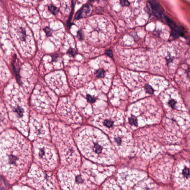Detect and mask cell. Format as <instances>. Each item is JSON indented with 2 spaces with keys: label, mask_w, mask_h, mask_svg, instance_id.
Returning a JSON list of instances; mask_svg holds the SVG:
<instances>
[{
  "label": "cell",
  "mask_w": 190,
  "mask_h": 190,
  "mask_svg": "<svg viewBox=\"0 0 190 190\" xmlns=\"http://www.w3.org/2000/svg\"><path fill=\"white\" fill-rule=\"evenodd\" d=\"M150 5L153 14L157 18L162 19L164 16V9L158 1L150 0L148 1Z\"/></svg>",
  "instance_id": "15"
},
{
  "label": "cell",
  "mask_w": 190,
  "mask_h": 190,
  "mask_svg": "<svg viewBox=\"0 0 190 190\" xmlns=\"http://www.w3.org/2000/svg\"><path fill=\"white\" fill-rule=\"evenodd\" d=\"M77 37L78 40L80 41H82L84 40V33L82 31H79L77 33Z\"/></svg>",
  "instance_id": "26"
},
{
  "label": "cell",
  "mask_w": 190,
  "mask_h": 190,
  "mask_svg": "<svg viewBox=\"0 0 190 190\" xmlns=\"http://www.w3.org/2000/svg\"><path fill=\"white\" fill-rule=\"evenodd\" d=\"M31 100L34 107L40 112H50L54 108L55 103L52 97L43 90L34 91Z\"/></svg>",
  "instance_id": "10"
},
{
  "label": "cell",
  "mask_w": 190,
  "mask_h": 190,
  "mask_svg": "<svg viewBox=\"0 0 190 190\" xmlns=\"http://www.w3.org/2000/svg\"><path fill=\"white\" fill-rule=\"evenodd\" d=\"M29 123L31 135L34 136L45 138L48 137V128L44 120L38 117H32Z\"/></svg>",
  "instance_id": "13"
},
{
  "label": "cell",
  "mask_w": 190,
  "mask_h": 190,
  "mask_svg": "<svg viewBox=\"0 0 190 190\" xmlns=\"http://www.w3.org/2000/svg\"><path fill=\"white\" fill-rule=\"evenodd\" d=\"M10 190H32L28 187L23 186H17L14 187Z\"/></svg>",
  "instance_id": "22"
},
{
  "label": "cell",
  "mask_w": 190,
  "mask_h": 190,
  "mask_svg": "<svg viewBox=\"0 0 190 190\" xmlns=\"http://www.w3.org/2000/svg\"><path fill=\"white\" fill-rule=\"evenodd\" d=\"M175 178L178 184L184 188L190 189V164L180 162L177 165Z\"/></svg>",
  "instance_id": "12"
},
{
  "label": "cell",
  "mask_w": 190,
  "mask_h": 190,
  "mask_svg": "<svg viewBox=\"0 0 190 190\" xmlns=\"http://www.w3.org/2000/svg\"><path fill=\"white\" fill-rule=\"evenodd\" d=\"M27 182L38 190H56L54 182L37 167H33L28 173Z\"/></svg>",
  "instance_id": "6"
},
{
  "label": "cell",
  "mask_w": 190,
  "mask_h": 190,
  "mask_svg": "<svg viewBox=\"0 0 190 190\" xmlns=\"http://www.w3.org/2000/svg\"><path fill=\"white\" fill-rule=\"evenodd\" d=\"M188 44L189 45H190V41H189V42L188 43Z\"/></svg>",
  "instance_id": "32"
},
{
  "label": "cell",
  "mask_w": 190,
  "mask_h": 190,
  "mask_svg": "<svg viewBox=\"0 0 190 190\" xmlns=\"http://www.w3.org/2000/svg\"><path fill=\"white\" fill-rule=\"evenodd\" d=\"M12 59L13 60L12 62V66L13 67V70H14V72L15 74V75H16V79H17L19 83L21 84H22V82H21V79L20 76L19 75V71L18 70L17 68H16L15 65V62H16V59H17V56H16V55L15 54L14 55V56H13Z\"/></svg>",
  "instance_id": "18"
},
{
  "label": "cell",
  "mask_w": 190,
  "mask_h": 190,
  "mask_svg": "<svg viewBox=\"0 0 190 190\" xmlns=\"http://www.w3.org/2000/svg\"><path fill=\"white\" fill-rule=\"evenodd\" d=\"M165 18L167 23L172 29V34L173 36H175V37H178L179 36H182L184 35V31L182 28L179 27L172 19L168 17L167 16H165Z\"/></svg>",
  "instance_id": "14"
},
{
  "label": "cell",
  "mask_w": 190,
  "mask_h": 190,
  "mask_svg": "<svg viewBox=\"0 0 190 190\" xmlns=\"http://www.w3.org/2000/svg\"><path fill=\"white\" fill-rule=\"evenodd\" d=\"M43 30L45 31V32L46 33L47 36L50 37V36H52V32H52V31L50 28H49V27H45L44 28Z\"/></svg>",
  "instance_id": "25"
},
{
  "label": "cell",
  "mask_w": 190,
  "mask_h": 190,
  "mask_svg": "<svg viewBox=\"0 0 190 190\" xmlns=\"http://www.w3.org/2000/svg\"><path fill=\"white\" fill-rule=\"evenodd\" d=\"M52 134L60 152L62 164L68 170L76 168L80 163V155L69 130L65 127L56 126L52 130Z\"/></svg>",
  "instance_id": "3"
},
{
  "label": "cell",
  "mask_w": 190,
  "mask_h": 190,
  "mask_svg": "<svg viewBox=\"0 0 190 190\" xmlns=\"http://www.w3.org/2000/svg\"><path fill=\"white\" fill-rule=\"evenodd\" d=\"M76 139L81 152L87 158L109 160L115 158L112 145L106 136L100 131L84 128L78 133Z\"/></svg>",
  "instance_id": "2"
},
{
  "label": "cell",
  "mask_w": 190,
  "mask_h": 190,
  "mask_svg": "<svg viewBox=\"0 0 190 190\" xmlns=\"http://www.w3.org/2000/svg\"><path fill=\"white\" fill-rule=\"evenodd\" d=\"M48 10L52 14L54 15L58 14L59 12V9L56 6L52 4L48 6Z\"/></svg>",
  "instance_id": "20"
},
{
  "label": "cell",
  "mask_w": 190,
  "mask_h": 190,
  "mask_svg": "<svg viewBox=\"0 0 190 190\" xmlns=\"http://www.w3.org/2000/svg\"><path fill=\"white\" fill-rule=\"evenodd\" d=\"M57 113L62 120L71 124L77 123L81 121V117L76 107L66 98H62L57 106Z\"/></svg>",
  "instance_id": "8"
},
{
  "label": "cell",
  "mask_w": 190,
  "mask_h": 190,
  "mask_svg": "<svg viewBox=\"0 0 190 190\" xmlns=\"http://www.w3.org/2000/svg\"><path fill=\"white\" fill-rule=\"evenodd\" d=\"M111 137L114 145L120 152H127L133 145L132 136L125 128L117 129L113 134Z\"/></svg>",
  "instance_id": "11"
},
{
  "label": "cell",
  "mask_w": 190,
  "mask_h": 190,
  "mask_svg": "<svg viewBox=\"0 0 190 190\" xmlns=\"http://www.w3.org/2000/svg\"><path fill=\"white\" fill-rule=\"evenodd\" d=\"M176 103V102L175 100H170L169 102V104L170 107H172L173 108H175V106Z\"/></svg>",
  "instance_id": "28"
},
{
  "label": "cell",
  "mask_w": 190,
  "mask_h": 190,
  "mask_svg": "<svg viewBox=\"0 0 190 190\" xmlns=\"http://www.w3.org/2000/svg\"><path fill=\"white\" fill-rule=\"evenodd\" d=\"M59 178L64 190H84L85 185L82 176L78 172L65 169L60 170Z\"/></svg>",
  "instance_id": "7"
},
{
  "label": "cell",
  "mask_w": 190,
  "mask_h": 190,
  "mask_svg": "<svg viewBox=\"0 0 190 190\" xmlns=\"http://www.w3.org/2000/svg\"><path fill=\"white\" fill-rule=\"evenodd\" d=\"M146 90L147 92L149 94H152L154 92V90L153 89L152 87L149 85H147L146 87Z\"/></svg>",
  "instance_id": "27"
},
{
  "label": "cell",
  "mask_w": 190,
  "mask_h": 190,
  "mask_svg": "<svg viewBox=\"0 0 190 190\" xmlns=\"http://www.w3.org/2000/svg\"><path fill=\"white\" fill-rule=\"evenodd\" d=\"M121 4L122 6H128L130 5V3L128 0H120Z\"/></svg>",
  "instance_id": "29"
},
{
  "label": "cell",
  "mask_w": 190,
  "mask_h": 190,
  "mask_svg": "<svg viewBox=\"0 0 190 190\" xmlns=\"http://www.w3.org/2000/svg\"><path fill=\"white\" fill-rule=\"evenodd\" d=\"M106 54L108 55V56L110 57H112L113 56V52L111 50H108L106 52Z\"/></svg>",
  "instance_id": "31"
},
{
  "label": "cell",
  "mask_w": 190,
  "mask_h": 190,
  "mask_svg": "<svg viewBox=\"0 0 190 190\" xmlns=\"http://www.w3.org/2000/svg\"><path fill=\"white\" fill-rule=\"evenodd\" d=\"M67 54L71 56L74 57L77 54V52L76 50H75L73 48H69L67 52Z\"/></svg>",
  "instance_id": "23"
},
{
  "label": "cell",
  "mask_w": 190,
  "mask_h": 190,
  "mask_svg": "<svg viewBox=\"0 0 190 190\" xmlns=\"http://www.w3.org/2000/svg\"><path fill=\"white\" fill-rule=\"evenodd\" d=\"M123 118L119 113L110 110L103 113L97 116L95 119V124L105 131H109L120 125Z\"/></svg>",
  "instance_id": "9"
},
{
  "label": "cell",
  "mask_w": 190,
  "mask_h": 190,
  "mask_svg": "<svg viewBox=\"0 0 190 190\" xmlns=\"http://www.w3.org/2000/svg\"><path fill=\"white\" fill-rule=\"evenodd\" d=\"M72 10L70 14V17L69 18L68 20L67 21V25L68 27L70 28L71 26L73 24L71 22V19H72L73 14H74V10L75 6V2L74 0L72 1Z\"/></svg>",
  "instance_id": "19"
},
{
  "label": "cell",
  "mask_w": 190,
  "mask_h": 190,
  "mask_svg": "<svg viewBox=\"0 0 190 190\" xmlns=\"http://www.w3.org/2000/svg\"><path fill=\"white\" fill-rule=\"evenodd\" d=\"M8 105L12 111V119L19 129H27L28 111L26 101L22 92L13 90L7 95Z\"/></svg>",
  "instance_id": "4"
},
{
  "label": "cell",
  "mask_w": 190,
  "mask_h": 190,
  "mask_svg": "<svg viewBox=\"0 0 190 190\" xmlns=\"http://www.w3.org/2000/svg\"><path fill=\"white\" fill-rule=\"evenodd\" d=\"M59 55L58 54H55L52 56V61L54 62H56L58 61L59 58Z\"/></svg>",
  "instance_id": "30"
},
{
  "label": "cell",
  "mask_w": 190,
  "mask_h": 190,
  "mask_svg": "<svg viewBox=\"0 0 190 190\" xmlns=\"http://www.w3.org/2000/svg\"><path fill=\"white\" fill-rule=\"evenodd\" d=\"M82 95H80L78 96L81 97L85 102L86 101L88 105L96 103L97 101L100 100V96L98 94V92H82Z\"/></svg>",
  "instance_id": "16"
},
{
  "label": "cell",
  "mask_w": 190,
  "mask_h": 190,
  "mask_svg": "<svg viewBox=\"0 0 190 190\" xmlns=\"http://www.w3.org/2000/svg\"><path fill=\"white\" fill-rule=\"evenodd\" d=\"M1 170L6 178L14 181L26 172L30 164V146L23 137L8 132L1 143Z\"/></svg>",
  "instance_id": "1"
},
{
  "label": "cell",
  "mask_w": 190,
  "mask_h": 190,
  "mask_svg": "<svg viewBox=\"0 0 190 190\" xmlns=\"http://www.w3.org/2000/svg\"><path fill=\"white\" fill-rule=\"evenodd\" d=\"M34 156L36 163L44 170H53L57 166L56 152L53 147L46 142L42 141L35 143Z\"/></svg>",
  "instance_id": "5"
},
{
  "label": "cell",
  "mask_w": 190,
  "mask_h": 190,
  "mask_svg": "<svg viewBox=\"0 0 190 190\" xmlns=\"http://www.w3.org/2000/svg\"><path fill=\"white\" fill-rule=\"evenodd\" d=\"M95 75L97 78H103L105 75V71L103 69H99L95 72Z\"/></svg>",
  "instance_id": "21"
},
{
  "label": "cell",
  "mask_w": 190,
  "mask_h": 190,
  "mask_svg": "<svg viewBox=\"0 0 190 190\" xmlns=\"http://www.w3.org/2000/svg\"><path fill=\"white\" fill-rule=\"evenodd\" d=\"M4 108H1V119L3 118V120H1V122L3 121V125H4L5 124H6L7 122V120H6V115H5V110L4 109Z\"/></svg>",
  "instance_id": "24"
},
{
  "label": "cell",
  "mask_w": 190,
  "mask_h": 190,
  "mask_svg": "<svg viewBox=\"0 0 190 190\" xmlns=\"http://www.w3.org/2000/svg\"><path fill=\"white\" fill-rule=\"evenodd\" d=\"M91 10V7L90 5H84L77 11L75 14V19L76 20H79L87 17L90 14Z\"/></svg>",
  "instance_id": "17"
}]
</instances>
